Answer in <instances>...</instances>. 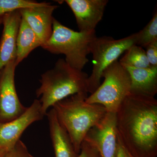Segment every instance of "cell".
Wrapping results in <instances>:
<instances>
[{"label":"cell","instance_id":"15","mask_svg":"<svg viewBox=\"0 0 157 157\" xmlns=\"http://www.w3.org/2000/svg\"><path fill=\"white\" fill-rule=\"evenodd\" d=\"M42 45L35 32L21 18L17 39L16 66L26 58L31 52Z\"/></svg>","mask_w":157,"mask_h":157},{"label":"cell","instance_id":"16","mask_svg":"<svg viewBox=\"0 0 157 157\" xmlns=\"http://www.w3.org/2000/svg\"><path fill=\"white\" fill-rule=\"evenodd\" d=\"M123 67L136 68H146L150 65L145 51L142 47L136 45H132L126 51L124 55L119 61Z\"/></svg>","mask_w":157,"mask_h":157},{"label":"cell","instance_id":"6","mask_svg":"<svg viewBox=\"0 0 157 157\" xmlns=\"http://www.w3.org/2000/svg\"><path fill=\"white\" fill-rule=\"evenodd\" d=\"M136 33L117 40L109 36L96 38L91 48L93 66L87 79L88 92L92 94L98 89L104 70L130 47L136 45Z\"/></svg>","mask_w":157,"mask_h":157},{"label":"cell","instance_id":"19","mask_svg":"<svg viewBox=\"0 0 157 157\" xmlns=\"http://www.w3.org/2000/svg\"><path fill=\"white\" fill-rule=\"evenodd\" d=\"M5 157H34L30 153L25 144L19 140L6 152Z\"/></svg>","mask_w":157,"mask_h":157},{"label":"cell","instance_id":"1","mask_svg":"<svg viewBox=\"0 0 157 157\" xmlns=\"http://www.w3.org/2000/svg\"><path fill=\"white\" fill-rule=\"evenodd\" d=\"M116 115L118 139L129 154L134 157H156V99L130 93Z\"/></svg>","mask_w":157,"mask_h":157},{"label":"cell","instance_id":"12","mask_svg":"<svg viewBox=\"0 0 157 157\" xmlns=\"http://www.w3.org/2000/svg\"><path fill=\"white\" fill-rule=\"evenodd\" d=\"M21 21L19 9L7 13L4 17L0 42V73L9 62L16 60L17 36Z\"/></svg>","mask_w":157,"mask_h":157},{"label":"cell","instance_id":"3","mask_svg":"<svg viewBox=\"0 0 157 157\" xmlns=\"http://www.w3.org/2000/svg\"><path fill=\"white\" fill-rule=\"evenodd\" d=\"M88 76L82 70H77L60 59L52 69L41 75V86L36 91L42 111L47 110L56 103L76 94L88 93Z\"/></svg>","mask_w":157,"mask_h":157},{"label":"cell","instance_id":"8","mask_svg":"<svg viewBox=\"0 0 157 157\" xmlns=\"http://www.w3.org/2000/svg\"><path fill=\"white\" fill-rule=\"evenodd\" d=\"M84 140L94 145L101 157H115L118 144L116 113L107 112L101 121L90 129Z\"/></svg>","mask_w":157,"mask_h":157},{"label":"cell","instance_id":"10","mask_svg":"<svg viewBox=\"0 0 157 157\" xmlns=\"http://www.w3.org/2000/svg\"><path fill=\"white\" fill-rule=\"evenodd\" d=\"M76 18L79 31L89 32L95 28L103 16L107 0H66Z\"/></svg>","mask_w":157,"mask_h":157},{"label":"cell","instance_id":"22","mask_svg":"<svg viewBox=\"0 0 157 157\" xmlns=\"http://www.w3.org/2000/svg\"><path fill=\"white\" fill-rule=\"evenodd\" d=\"M115 157H131L128 152L122 146L118 139Z\"/></svg>","mask_w":157,"mask_h":157},{"label":"cell","instance_id":"18","mask_svg":"<svg viewBox=\"0 0 157 157\" xmlns=\"http://www.w3.org/2000/svg\"><path fill=\"white\" fill-rule=\"evenodd\" d=\"M42 2L29 0H0V25L7 13L14 10L39 6Z\"/></svg>","mask_w":157,"mask_h":157},{"label":"cell","instance_id":"24","mask_svg":"<svg viewBox=\"0 0 157 157\" xmlns=\"http://www.w3.org/2000/svg\"><path fill=\"white\" fill-rule=\"evenodd\" d=\"M130 156H131V157H134L132 156L130 154Z\"/></svg>","mask_w":157,"mask_h":157},{"label":"cell","instance_id":"23","mask_svg":"<svg viewBox=\"0 0 157 157\" xmlns=\"http://www.w3.org/2000/svg\"><path fill=\"white\" fill-rule=\"evenodd\" d=\"M7 151L5 149L0 148V157H5Z\"/></svg>","mask_w":157,"mask_h":157},{"label":"cell","instance_id":"2","mask_svg":"<svg viewBox=\"0 0 157 157\" xmlns=\"http://www.w3.org/2000/svg\"><path fill=\"white\" fill-rule=\"evenodd\" d=\"M87 97L86 93L76 94L57 102L52 107L77 154L88 132L101 121L107 112L101 104L86 103Z\"/></svg>","mask_w":157,"mask_h":157},{"label":"cell","instance_id":"5","mask_svg":"<svg viewBox=\"0 0 157 157\" xmlns=\"http://www.w3.org/2000/svg\"><path fill=\"white\" fill-rule=\"evenodd\" d=\"M104 82L86 101L101 104L107 112L116 113L125 98L131 93V80L125 68L119 61L113 62L104 70Z\"/></svg>","mask_w":157,"mask_h":157},{"label":"cell","instance_id":"11","mask_svg":"<svg viewBox=\"0 0 157 157\" xmlns=\"http://www.w3.org/2000/svg\"><path fill=\"white\" fill-rule=\"evenodd\" d=\"M58 7L50 3L42 2L38 6L19 9L21 18L35 32L42 45L52 34V14Z\"/></svg>","mask_w":157,"mask_h":157},{"label":"cell","instance_id":"14","mask_svg":"<svg viewBox=\"0 0 157 157\" xmlns=\"http://www.w3.org/2000/svg\"><path fill=\"white\" fill-rule=\"evenodd\" d=\"M46 115L55 157H77L78 154L75 151L70 136L59 122L54 109H51Z\"/></svg>","mask_w":157,"mask_h":157},{"label":"cell","instance_id":"7","mask_svg":"<svg viewBox=\"0 0 157 157\" xmlns=\"http://www.w3.org/2000/svg\"><path fill=\"white\" fill-rule=\"evenodd\" d=\"M15 61L9 62L0 73V123L15 119L23 114L28 107L20 101L14 82Z\"/></svg>","mask_w":157,"mask_h":157},{"label":"cell","instance_id":"9","mask_svg":"<svg viewBox=\"0 0 157 157\" xmlns=\"http://www.w3.org/2000/svg\"><path fill=\"white\" fill-rule=\"evenodd\" d=\"M45 116L39 100H35L25 112L13 120L0 123V148L7 151L13 147L24 132L35 122Z\"/></svg>","mask_w":157,"mask_h":157},{"label":"cell","instance_id":"4","mask_svg":"<svg viewBox=\"0 0 157 157\" xmlns=\"http://www.w3.org/2000/svg\"><path fill=\"white\" fill-rule=\"evenodd\" d=\"M97 37L95 30L76 32L53 18L52 34L41 47L54 54L64 55L68 64L82 70L89 62L87 56Z\"/></svg>","mask_w":157,"mask_h":157},{"label":"cell","instance_id":"17","mask_svg":"<svg viewBox=\"0 0 157 157\" xmlns=\"http://www.w3.org/2000/svg\"><path fill=\"white\" fill-rule=\"evenodd\" d=\"M137 33L136 45L145 47L157 40V12L156 11L146 26Z\"/></svg>","mask_w":157,"mask_h":157},{"label":"cell","instance_id":"13","mask_svg":"<svg viewBox=\"0 0 157 157\" xmlns=\"http://www.w3.org/2000/svg\"><path fill=\"white\" fill-rule=\"evenodd\" d=\"M124 67L128 72L131 78L130 93L155 98L157 93V67Z\"/></svg>","mask_w":157,"mask_h":157},{"label":"cell","instance_id":"21","mask_svg":"<svg viewBox=\"0 0 157 157\" xmlns=\"http://www.w3.org/2000/svg\"><path fill=\"white\" fill-rule=\"evenodd\" d=\"M146 48L145 52L150 65L157 67V40L149 44Z\"/></svg>","mask_w":157,"mask_h":157},{"label":"cell","instance_id":"20","mask_svg":"<svg viewBox=\"0 0 157 157\" xmlns=\"http://www.w3.org/2000/svg\"><path fill=\"white\" fill-rule=\"evenodd\" d=\"M77 157H101L100 152L94 145L86 140L82 144L80 151Z\"/></svg>","mask_w":157,"mask_h":157}]
</instances>
